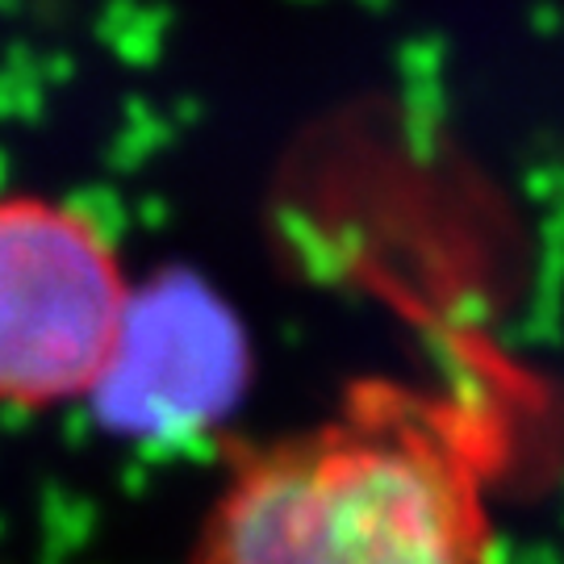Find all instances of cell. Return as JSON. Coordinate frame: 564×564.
<instances>
[{
	"label": "cell",
	"mask_w": 564,
	"mask_h": 564,
	"mask_svg": "<svg viewBox=\"0 0 564 564\" xmlns=\"http://www.w3.org/2000/svg\"><path fill=\"white\" fill-rule=\"evenodd\" d=\"M477 426L410 384H360L242 452L188 564H489Z\"/></svg>",
	"instance_id": "6da1fadb"
},
{
	"label": "cell",
	"mask_w": 564,
	"mask_h": 564,
	"mask_svg": "<svg viewBox=\"0 0 564 564\" xmlns=\"http://www.w3.org/2000/svg\"><path fill=\"white\" fill-rule=\"evenodd\" d=\"M134 310L105 226L42 193H0V405L97 398Z\"/></svg>",
	"instance_id": "7a4b0ae2"
}]
</instances>
